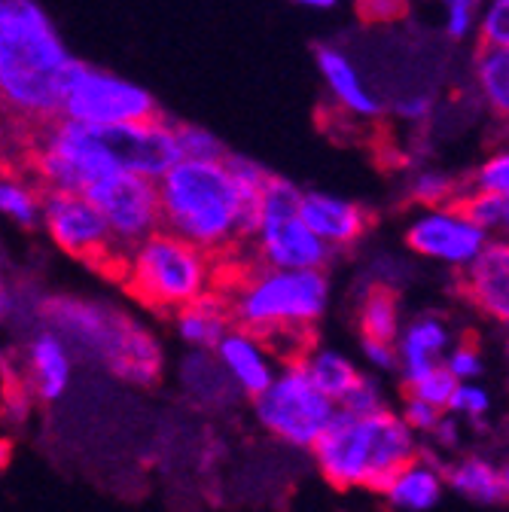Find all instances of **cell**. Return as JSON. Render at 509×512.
Listing matches in <instances>:
<instances>
[{"label":"cell","instance_id":"1","mask_svg":"<svg viewBox=\"0 0 509 512\" xmlns=\"http://www.w3.org/2000/svg\"><path fill=\"white\" fill-rule=\"evenodd\" d=\"M177 159L174 122L165 116L122 128H92L55 116L25 132L22 171L43 192H89L110 174L159 180Z\"/></svg>","mask_w":509,"mask_h":512},{"label":"cell","instance_id":"2","mask_svg":"<svg viewBox=\"0 0 509 512\" xmlns=\"http://www.w3.org/2000/svg\"><path fill=\"white\" fill-rule=\"evenodd\" d=\"M269 180L266 165L235 153L211 162L177 159L156 180L162 229L223 263L244 250Z\"/></svg>","mask_w":509,"mask_h":512},{"label":"cell","instance_id":"3","mask_svg":"<svg viewBox=\"0 0 509 512\" xmlns=\"http://www.w3.org/2000/svg\"><path fill=\"white\" fill-rule=\"evenodd\" d=\"M40 327L68 345L77 363L107 372L113 381L150 391L165 375L159 336L110 299L83 293H43Z\"/></svg>","mask_w":509,"mask_h":512},{"label":"cell","instance_id":"4","mask_svg":"<svg viewBox=\"0 0 509 512\" xmlns=\"http://www.w3.org/2000/svg\"><path fill=\"white\" fill-rule=\"evenodd\" d=\"M74 61L40 0H0V116L25 132L52 122Z\"/></svg>","mask_w":509,"mask_h":512},{"label":"cell","instance_id":"5","mask_svg":"<svg viewBox=\"0 0 509 512\" xmlns=\"http://www.w3.org/2000/svg\"><path fill=\"white\" fill-rule=\"evenodd\" d=\"M232 324L257 333L272 345V351L287 360L311 345L314 327L321 324L330 308V278L327 272H287L250 266L223 290Z\"/></svg>","mask_w":509,"mask_h":512},{"label":"cell","instance_id":"6","mask_svg":"<svg viewBox=\"0 0 509 512\" xmlns=\"http://www.w3.org/2000/svg\"><path fill=\"white\" fill-rule=\"evenodd\" d=\"M418 452V436L406 427L400 412L381 409L351 415L339 409L327 433L311 448V458L324 482L339 491H381Z\"/></svg>","mask_w":509,"mask_h":512},{"label":"cell","instance_id":"7","mask_svg":"<svg viewBox=\"0 0 509 512\" xmlns=\"http://www.w3.org/2000/svg\"><path fill=\"white\" fill-rule=\"evenodd\" d=\"M116 278L135 302L156 314H174L223 284V263L189 241L159 229L125 253Z\"/></svg>","mask_w":509,"mask_h":512},{"label":"cell","instance_id":"8","mask_svg":"<svg viewBox=\"0 0 509 512\" xmlns=\"http://www.w3.org/2000/svg\"><path fill=\"white\" fill-rule=\"evenodd\" d=\"M302 189L278 174L253 211V226L244 244L250 263L260 269H287V272H327L333 263V250L317 241L299 217Z\"/></svg>","mask_w":509,"mask_h":512},{"label":"cell","instance_id":"9","mask_svg":"<svg viewBox=\"0 0 509 512\" xmlns=\"http://www.w3.org/2000/svg\"><path fill=\"white\" fill-rule=\"evenodd\" d=\"M339 406L314 388L299 360L281 363L269 388L250 400V415L272 442L311 452L333 424Z\"/></svg>","mask_w":509,"mask_h":512},{"label":"cell","instance_id":"10","mask_svg":"<svg viewBox=\"0 0 509 512\" xmlns=\"http://www.w3.org/2000/svg\"><path fill=\"white\" fill-rule=\"evenodd\" d=\"M58 116L92 128H122L159 119L162 113L147 86L77 58L65 83V95H61Z\"/></svg>","mask_w":509,"mask_h":512},{"label":"cell","instance_id":"11","mask_svg":"<svg viewBox=\"0 0 509 512\" xmlns=\"http://www.w3.org/2000/svg\"><path fill=\"white\" fill-rule=\"evenodd\" d=\"M40 229L55 250L104 272H119L122 256L113 247V238L98 214V208L83 192H46Z\"/></svg>","mask_w":509,"mask_h":512},{"label":"cell","instance_id":"12","mask_svg":"<svg viewBox=\"0 0 509 512\" xmlns=\"http://www.w3.org/2000/svg\"><path fill=\"white\" fill-rule=\"evenodd\" d=\"M83 196L98 208L122 260L125 253L162 229L156 180L138 174H110Z\"/></svg>","mask_w":509,"mask_h":512},{"label":"cell","instance_id":"13","mask_svg":"<svg viewBox=\"0 0 509 512\" xmlns=\"http://www.w3.org/2000/svg\"><path fill=\"white\" fill-rule=\"evenodd\" d=\"M488 235L458 208H424L406 226V247L424 260L467 269L485 250Z\"/></svg>","mask_w":509,"mask_h":512},{"label":"cell","instance_id":"14","mask_svg":"<svg viewBox=\"0 0 509 512\" xmlns=\"http://www.w3.org/2000/svg\"><path fill=\"white\" fill-rule=\"evenodd\" d=\"M77 360L68 345L49 330L37 327L25 336L19 357V384L34 403L55 406L68 397L74 384Z\"/></svg>","mask_w":509,"mask_h":512},{"label":"cell","instance_id":"15","mask_svg":"<svg viewBox=\"0 0 509 512\" xmlns=\"http://www.w3.org/2000/svg\"><path fill=\"white\" fill-rule=\"evenodd\" d=\"M211 354L226 372V378L235 384L241 400L260 397L281 369V357L272 351V345L241 327H232Z\"/></svg>","mask_w":509,"mask_h":512},{"label":"cell","instance_id":"16","mask_svg":"<svg viewBox=\"0 0 509 512\" xmlns=\"http://www.w3.org/2000/svg\"><path fill=\"white\" fill-rule=\"evenodd\" d=\"M299 217L317 241L333 250V256L354 247L369 229V214L357 202L327 189H302Z\"/></svg>","mask_w":509,"mask_h":512},{"label":"cell","instance_id":"17","mask_svg":"<svg viewBox=\"0 0 509 512\" xmlns=\"http://www.w3.org/2000/svg\"><path fill=\"white\" fill-rule=\"evenodd\" d=\"M314 64L321 71V80L336 101V107L354 119H378L385 113V101L381 95L366 83L363 71L357 68V61L336 43H321L314 49Z\"/></svg>","mask_w":509,"mask_h":512},{"label":"cell","instance_id":"18","mask_svg":"<svg viewBox=\"0 0 509 512\" xmlns=\"http://www.w3.org/2000/svg\"><path fill=\"white\" fill-rule=\"evenodd\" d=\"M177 388H180V397L202 415H223L241 403L235 384L226 378V372L208 351L183 354L177 366Z\"/></svg>","mask_w":509,"mask_h":512},{"label":"cell","instance_id":"19","mask_svg":"<svg viewBox=\"0 0 509 512\" xmlns=\"http://www.w3.org/2000/svg\"><path fill=\"white\" fill-rule=\"evenodd\" d=\"M464 293L479 311L509 327V244H485V250L464 269Z\"/></svg>","mask_w":509,"mask_h":512},{"label":"cell","instance_id":"20","mask_svg":"<svg viewBox=\"0 0 509 512\" xmlns=\"http://www.w3.org/2000/svg\"><path fill=\"white\" fill-rule=\"evenodd\" d=\"M174 336L186 351H214L223 336L235 327L223 287L174 311Z\"/></svg>","mask_w":509,"mask_h":512},{"label":"cell","instance_id":"21","mask_svg":"<svg viewBox=\"0 0 509 512\" xmlns=\"http://www.w3.org/2000/svg\"><path fill=\"white\" fill-rule=\"evenodd\" d=\"M445 491L442 470L430 455H415L403 470H397L378 494L394 512H430Z\"/></svg>","mask_w":509,"mask_h":512},{"label":"cell","instance_id":"22","mask_svg":"<svg viewBox=\"0 0 509 512\" xmlns=\"http://www.w3.org/2000/svg\"><path fill=\"white\" fill-rule=\"evenodd\" d=\"M449 342V327L433 314L415 317L409 327H403L397 339V369L403 375V384L439 366L445 351H449Z\"/></svg>","mask_w":509,"mask_h":512},{"label":"cell","instance_id":"23","mask_svg":"<svg viewBox=\"0 0 509 512\" xmlns=\"http://www.w3.org/2000/svg\"><path fill=\"white\" fill-rule=\"evenodd\" d=\"M299 366L305 369L314 388L336 406H342V400L360 378V369L348 354L327 348V345H314V342L299 354Z\"/></svg>","mask_w":509,"mask_h":512},{"label":"cell","instance_id":"24","mask_svg":"<svg viewBox=\"0 0 509 512\" xmlns=\"http://www.w3.org/2000/svg\"><path fill=\"white\" fill-rule=\"evenodd\" d=\"M43 196L40 183L25 174L22 168L0 171V220L31 232L40 229V211H43Z\"/></svg>","mask_w":509,"mask_h":512},{"label":"cell","instance_id":"25","mask_svg":"<svg viewBox=\"0 0 509 512\" xmlns=\"http://www.w3.org/2000/svg\"><path fill=\"white\" fill-rule=\"evenodd\" d=\"M473 83L491 116L509 122V46H476Z\"/></svg>","mask_w":509,"mask_h":512},{"label":"cell","instance_id":"26","mask_svg":"<svg viewBox=\"0 0 509 512\" xmlns=\"http://www.w3.org/2000/svg\"><path fill=\"white\" fill-rule=\"evenodd\" d=\"M357 330L360 339L397 345L400 339V302L391 287H366L357 302Z\"/></svg>","mask_w":509,"mask_h":512},{"label":"cell","instance_id":"27","mask_svg":"<svg viewBox=\"0 0 509 512\" xmlns=\"http://www.w3.org/2000/svg\"><path fill=\"white\" fill-rule=\"evenodd\" d=\"M445 485L452 491H458L461 497L482 503V506H494L503 503V488H500V467H494L485 458H464L458 464H452L442 473Z\"/></svg>","mask_w":509,"mask_h":512},{"label":"cell","instance_id":"28","mask_svg":"<svg viewBox=\"0 0 509 512\" xmlns=\"http://www.w3.org/2000/svg\"><path fill=\"white\" fill-rule=\"evenodd\" d=\"M40 299L43 293H31V284L0 266V330H22L25 336L37 330Z\"/></svg>","mask_w":509,"mask_h":512},{"label":"cell","instance_id":"29","mask_svg":"<svg viewBox=\"0 0 509 512\" xmlns=\"http://www.w3.org/2000/svg\"><path fill=\"white\" fill-rule=\"evenodd\" d=\"M458 208L488 235V241H503L509 244V199H494V196H470L458 199Z\"/></svg>","mask_w":509,"mask_h":512},{"label":"cell","instance_id":"30","mask_svg":"<svg viewBox=\"0 0 509 512\" xmlns=\"http://www.w3.org/2000/svg\"><path fill=\"white\" fill-rule=\"evenodd\" d=\"M409 196L412 202L424 208H445V205H458L461 199V186L455 177L436 168H418L409 180Z\"/></svg>","mask_w":509,"mask_h":512},{"label":"cell","instance_id":"31","mask_svg":"<svg viewBox=\"0 0 509 512\" xmlns=\"http://www.w3.org/2000/svg\"><path fill=\"white\" fill-rule=\"evenodd\" d=\"M174 141H177L180 159L211 162V159L229 156L226 144L214 132H208L205 125H196V122H174Z\"/></svg>","mask_w":509,"mask_h":512},{"label":"cell","instance_id":"32","mask_svg":"<svg viewBox=\"0 0 509 512\" xmlns=\"http://www.w3.org/2000/svg\"><path fill=\"white\" fill-rule=\"evenodd\" d=\"M470 192H479V196H494V199H509V144L491 150L479 168L470 177ZM464 192V196H470Z\"/></svg>","mask_w":509,"mask_h":512},{"label":"cell","instance_id":"33","mask_svg":"<svg viewBox=\"0 0 509 512\" xmlns=\"http://www.w3.org/2000/svg\"><path fill=\"white\" fill-rule=\"evenodd\" d=\"M403 388H406V397L421 400V403H427V406L445 412V409H449V403H452V394H455V388H458V381H455L449 372H445V366L439 363V366H433L430 372L418 375L415 381L403 384Z\"/></svg>","mask_w":509,"mask_h":512},{"label":"cell","instance_id":"34","mask_svg":"<svg viewBox=\"0 0 509 512\" xmlns=\"http://www.w3.org/2000/svg\"><path fill=\"white\" fill-rule=\"evenodd\" d=\"M473 37L479 46H509V0H482Z\"/></svg>","mask_w":509,"mask_h":512},{"label":"cell","instance_id":"35","mask_svg":"<svg viewBox=\"0 0 509 512\" xmlns=\"http://www.w3.org/2000/svg\"><path fill=\"white\" fill-rule=\"evenodd\" d=\"M439 7H442V31L452 40H467L476 34L482 0H439Z\"/></svg>","mask_w":509,"mask_h":512},{"label":"cell","instance_id":"36","mask_svg":"<svg viewBox=\"0 0 509 512\" xmlns=\"http://www.w3.org/2000/svg\"><path fill=\"white\" fill-rule=\"evenodd\" d=\"M488 409H491L488 391L479 388L476 381H470V384H458L455 394H452V403H449V409H445V412L455 415V418H467V421H473L479 430H485V415H488Z\"/></svg>","mask_w":509,"mask_h":512},{"label":"cell","instance_id":"37","mask_svg":"<svg viewBox=\"0 0 509 512\" xmlns=\"http://www.w3.org/2000/svg\"><path fill=\"white\" fill-rule=\"evenodd\" d=\"M339 409L351 412V415H372V412H381V409H388V406H385V394H381L378 381L372 375L360 372L357 384L348 391V397L342 400Z\"/></svg>","mask_w":509,"mask_h":512},{"label":"cell","instance_id":"38","mask_svg":"<svg viewBox=\"0 0 509 512\" xmlns=\"http://www.w3.org/2000/svg\"><path fill=\"white\" fill-rule=\"evenodd\" d=\"M442 366L458 384H470L482 375V354L473 342H461L458 348H452L449 354L442 357Z\"/></svg>","mask_w":509,"mask_h":512},{"label":"cell","instance_id":"39","mask_svg":"<svg viewBox=\"0 0 509 512\" xmlns=\"http://www.w3.org/2000/svg\"><path fill=\"white\" fill-rule=\"evenodd\" d=\"M354 7L366 25H391L406 16L409 0H354Z\"/></svg>","mask_w":509,"mask_h":512},{"label":"cell","instance_id":"40","mask_svg":"<svg viewBox=\"0 0 509 512\" xmlns=\"http://www.w3.org/2000/svg\"><path fill=\"white\" fill-rule=\"evenodd\" d=\"M442 415H445V412H439V409H433V406H427V403H421V400H412V397H406L403 412H400V418L406 421V427H409L415 436H430Z\"/></svg>","mask_w":509,"mask_h":512},{"label":"cell","instance_id":"41","mask_svg":"<svg viewBox=\"0 0 509 512\" xmlns=\"http://www.w3.org/2000/svg\"><path fill=\"white\" fill-rule=\"evenodd\" d=\"M360 351H363V360L369 363V369H375V372H391V369H397V345L360 339Z\"/></svg>","mask_w":509,"mask_h":512},{"label":"cell","instance_id":"42","mask_svg":"<svg viewBox=\"0 0 509 512\" xmlns=\"http://www.w3.org/2000/svg\"><path fill=\"white\" fill-rule=\"evenodd\" d=\"M430 107H433V101H430V95H403L397 104H394V113L400 116V119H406V122H424L427 116H430Z\"/></svg>","mask_w":509,"mask_h":512},{"label":"cell","instance_id":"43","mask_svg":"<svg viewBox=\"0 0 509 512\" xmlns=\"http://www.w3.org/2000/svg\"><path fill=\"white\" fill-rule=\"evenodd\" d=\"M430 439H433L439 448H455V445L461 442V418H455V415L445 412V415L439 418V424L433 427Z\"/></svg>","mask_w":509,"mask_h":512},{"label":"cell","instance_id":"44","mask_svg":"<svg viewBox=\"0 0 509 512\" xmlns=\"http://www.w3.org/2000/svg\"><path fill=\"white\" fill-rule=\"evenodd\" d=\"M16 381V372H13V363L7 360V354L0 351V394H4L10 384Z\"/></svg>","mask_w":509,"mask_h":512},{"label":"cell","instance_id":"45","mask_svg":"<svg viewBox=\"0 0 509 512\" xmlns=\"http://www.w3.org/2000/svg\"><path fill=\"white\" fill-rule=\"evenodd\" d=\"M299 7H308V10H336L342 0H293Z\"/></svg>","mask_w":509,"mask_h":512},{"label":"cell","instance_id":"46","mask_svg":"<svg viewBox=\"0 0 509 512\" xmlns=\"http://www.w3.org/2000/svg\"><path fill=\"white\" fill-rule=\"evenodd\" d=\"M500 488H503V500H509V464L500 467Z\"/></svg>","mask_w":509,"mask_h":512},{"label":"cell","instance_id":"47","mask_svg":"<svg viewBox=\"0 0 509 512\" xmlns=\"http://www.w3.org/2000/svg\"><path fill=\"white\" fill-rule=\"evenodd\" d=\"M506 333H509V327H506Z\"/></svg>","mask_w":509,"mask_h":512}]
</instances>
